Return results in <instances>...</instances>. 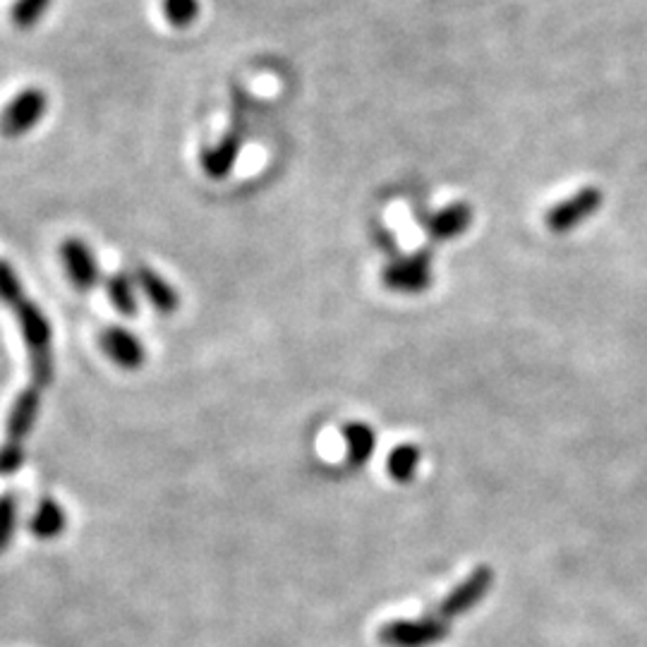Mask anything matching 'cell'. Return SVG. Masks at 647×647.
I'll list each match as a JSON object with an SVG mask.
<instances>
[{
	"instance_id": "6da1fadb",
	"label": "cell",
	"mask_w": 647,
	"mask_h": 647,
	"mask_svg": "<svg viewBox=\"0 0 647 647\" xmlns=\"http://www.w3.org/2000/svg\"><path fill=\"white\" fill-rule=\"evenodd\" d=\"M0 300L14 310L20 321L24 343L32 360L34 389H43L53 379V352H51V324L39 307L24 296L18 274L8 261L0 259Z\"/></svg>"
},
{
	"instance_id": "7a4b0ae2",
	"label": "cell",
	"mask_w": 647,
	"mask_h": 647,
	"mask_svg": "<svg viewBox=\"0 0 647 647\" xmlns=\"http://www.w3.org/2000/svg\"><path fill=\"white\" fill-rule=\"evenodd\" d=\"M39 408H41L39 389L22 391L18 396V401L12 403L6 441H3V446H0V477H10L20 470V465L24 461L22 444L34 430L37 418H39Z\"/></svg>"
},
{
	"instance_id": "3957f363",
	"label": "cell",
	"mask_w": 647,
	"mask_h": 647,
	"mask_svg": "<svg viewBox=\"0 0 647 647\" xmlns=\"http://www.w3.org/2000/svg\"><path fill=\"white\" fill-rule=\"evenodd\" d=\"M451 634V626L441 616L424 619H399L379 628V640L387 647H432Z\"/></svg>"
},
{
	"instance_id": "277c9868",
	"label": "cell",
	"mask_w": 647,
	"mask_h": 647,
	"mask_svg": "<svg viewBox=\"0 0 647 647\" xmlns=\"http://www.w3.org/2000/svg\"><path fill=\"white\" fill-rule=\"evenodd\" d=\"M49 111V94L39 86H29L0 111V135L18 140L32 132Z\"/></svg>"
},
{
	"instance_id": "5b68a950",
	"label": "cell",
	"mask_w": 647,
	"mask_h": 647,
	"mask_svg": "<svg viewBox=\"0 0 647 647\" xmlns=\"http://www.w3.org/2000/svg\"><path fill=\"white\" fill-rule=\"evenodd\" d=\"M381 281H384L389 290L405 292V296H415V292L428 290L434 281L430 253L422 249V253L389 261L384 271H381Z\"/></svg>"
},
{
	"instance_id": "8992f818",
	"label": "cell",
	"mask_w": 647,
	"mask_h": 647,
	"mask_svg": "<svg viewBox=\"0 0 647 647\" xmlns=\"http://www.w3.org/2000/svg\"><path fill=\"white\" fill-rule=\"evenodd\" d=\"M494 571L490 566H477L470 576H465L453 590L441 599L439 616L441 619H459V616L473 612L480 602L492 593Z\"/></svg>"
},
{
	"instance_id": "52a82bcc",
	"label": "cell",
	"mask_w": 647,
	"mask_h": 647,
	"mask_svg": "<svg viewBox=\"0 0 647 647\" xmlns=\"http://www.w3.org/2000/svg\"><path fill=\"white\" fill-rule=\"evenodd\" d=\"M602 193L597 187H583L576 195L554 204V207L544 216V224L552 233H571L573 228L583 226L587 218L599 212Z\"/></svg>"
},
{
	"instance_id": "ba28073f",
	"label": "cell",
	"mask_w": 647,
	"mask_h": 647,
	"mask_svg": "<svg viewBox=\"0 0 647 647\" xmlns=\"http://www.w3.org/2000/svg\"><path fill=\"white\" fill-rule=\"evenodd\" d=\"M61 259L70 284L78 290L86 292L99 284V264L92 253V247L80 238H70L61 247Z\"/></svg>"
},
{
	"instance_id": "9c48e42d",
	"label": "cell",
	"mask_w": 647,
	"mask_h": 647,
	"mask_svg": "<svg viewBox=\"0 0 647 647\" xmlns=\"http://www.w3.org/2000/svg\"><path fill=\"white\" fill-rule=\"evenodd\" d=\"M101 350L106 352V358L113 364L123 367V370H140L146 360L144 343L123 327H111L101 333Z\"/></svg>"
},
{
	"instance_id": "30bf717a",
	"label": "cell",
	"mask_w": 647,
	"mask_h": 647,
	"mask_svg": "<svg viewBox=\"0 0 647 647\" xmlns=\"http://www.w3.org/2000/svg\"><path fill=\"white\" fill-rule=\"evenodd\" d=\"M132 278H135V284L142 288L144 298L150 300V305L154 307L156 312L173 315L181 307L178 292H175V288L166 281V278L161 274H156L154 269L137 267L135 276H132Z\"/></svg>"
},
{
	"instance_id": "8fae6325",
	"label": "cell",
	"mask_w": 647,
	"mask_h": 647,
	"mask_svg": "<svg viewBox=\"0 0 647 647\" xmlns=\"http://www.w3.org/2000/svg\"><path fill=\"white\" fill-rule=\"evenodd\" d=\"M470 224H473V209L468 207V204L459 202V204H451V207L437 212L434 216H430L424 220V228H428L430 238L439 240V243H446L459 238L463 235Z\"/></svg>"
},
{
	"instance_id": "7c38bea8",
	"label": "cell",
	"mask_w": 647,
	"mask_h": 647,
	"mask_svg": "<svg viewBox=\"0 0 647 647\" xmlns=\"http://www.w3.org/2000/svg\"><path fill=\"white\" fill-rule=\"evenodd\" d=\"M346 439V453L350 465H364L374 455L377 449V434L367 422H348L343 428Z\"/></svg>"
},
{
	"instance_id": "4fadbf2b",
	"label": "cell",
	"mask_w": 647,
	"mask_h": 647,
	"mask_svg": "<svg viewBox=\"0 0 647 647\" xmlns=\"http://www.w3.org/2000/svg\"><path fill=\"white\" fill-rule=\"evenodd\" d=\"M68 525V513L63 511L61 504H55L53 499H43L39 509L34 511V516L29 518V531L39 540H53L65 531Z\"/></svg>"
},
{
	"instance_id": "5bb4252c",
	"label": "cell",
	"mask_w": 647,
	"mask_h": 647,
	"mask_svg": "<svg viewBox=\"0 0 647 647\" xmlns=\"http://www.w3.org/2000/svg\"><path fill=\"white\" fill-rule=\"evenodd\" d=\"M420 461H422L420 446H415V444H401V446H396L389 453V459H387V473H389V477L393 482L405 484L410 480H415Z\"/></svg>"
},
{
	"instance_id": "9a60e30c",
	"label": "cell",
	"mask_w": 647,
	"mask_h": 647,
	"mask_svg": "<svg viewBox=\"0 0 647 647\" xmlns=\"http://www.w3.org/2000/svg\"><path fill=\"white\" fill-rule=\"evenodd\" d=\"M106 290L113 307L125 317L137 315V290L135 281L127 274H113L106 278Z\"/></svg>"
},
{
	"instance_id": "2e32d148",
	"label": "cell",
	"mask_w": 647,
	"mask_h": 647,
	"mask_svg": "<svg viewBox=\"0 0 647 647\" xmlns=\"http://www.w3.org/2000/svg\"><path fill=\"white\" fill-rule=\"evenodd\" d=\"M238 150H240V146L235 140L220 142L218 146H214V150H209L207 154H204V158H202L204 171H207L212 178H224V175L230 173L235 158H238Z\"/></svg>"
},
{
	"instance_id": "e0dca14e",
	"label": "cell",
	"mask_w": 647,
	"mask_h": 647,
	"mask_svg": "<svg viewBox=\"0 0 647 647\" xmlns=\"http://www.w3.org/2000/svg\"><path fill=\"white\" fill-rule=\"evenodd\" d=\"M53 6V0H14V6L10 10V20L12 24L27 32V29L37 27L43 14H47Z\"/></svg>"
},
{
	"instance_id": "ac0fdd59",
	"label": "cell",
	"mask_w": 647,
	"mask_h": 647,
	"mask_svg": "<svg viewBox=\"0 0 647 647\" xmlns=\"http://www.w3.org/2000/svg\"><path fill=\"white\" fill-rule=\"evenodd\" d=\"M14 525H18V496L6 494L0 496V554L8 550V544L14 537Z\"/></svg>"
},
{
	"instance_id": "d6986e66",
	"label": "cell",
	"mask_w": 647,
	"mask_h": 647,
	"mask_svg": "<svg viewBox=\"0 0 647 647\" xmlns=\"http://www.w3.org/2000/svg\"><path fill=\"white\" fill-rule=\"evenodd\" d=\"M164 14L171 24L185 27L197 18V3L195 0H164Z\"/></svg>"
}]
</instances>
